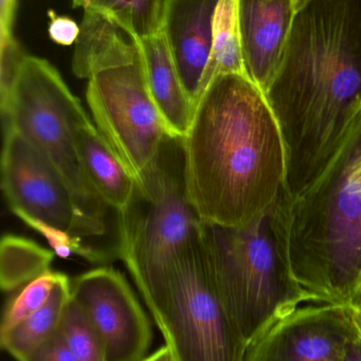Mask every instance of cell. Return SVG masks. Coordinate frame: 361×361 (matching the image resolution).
Listing matches in <instances>:
<instances>
[{
    "instance_id": "7402d4cb",
    "label": "cell",
    "mask_w": 361,
    "mask_h": 361,
    "mask_svg": "<svg viewBox=\"0 0 361 361\" xmlns=\"http://www.w3.org/2000/svg\"><path fill=\"white\" fill-rule=\"evenodd\" d=\"M61 275L49 271L23 286L6 305L0 333L10 330L40 309L48 300Z\"/></svg>"
},
{
    "instance_id": "ba28073f",
    "label": "cell",
    "mask_w": 361,
    "mask_h": 361,
    "mask_svg": "<svg viewBox=\"0 0 361 361\" xmlns=\"http://www.w3.org/2000/svg\"><path fill=\"white\" fill-rule=\"evenodd\" d=\"M4 129L1 185L10 209L42 233L57 256L76 254L91 262L104 261L105 255L83 244V238L100 235L61 176L23 135Z\"/></svg>"
},
{
    "instance_id": "f546056e",
    "label": "cell",
    "mask_w": 361,
    "mask_h": 361,
    "mask_svg": "<svg viewBox=\"0 0 361 361\" xmlns=\"http://www.w3.org/2000/svg\"><path fill=\"white\" fill-rule=\"evenodd\" d=\"M294 1L295 6H296L297 12H298V11L300 10V8H302L307 2H309V0H294Z\"/></svg>"
},
{
    "instance_id": "603a6c76",
    "label": "cell",
    "mask_w": 361,
    "mask_h": 361,
    "mask_svg": "<svg viewBox=\"0 0 361 361\" xmlns=\"http://www.w3.org/2000/svg\"><path fill=\"white\" fill-rule=\"evenodd\" d=\"M25 53L16 38L0 42V107L4 109L8 102L13 82Z\"/></svg>"
},
{
    "instance_id": "7a4b0ae2",
    "label": "cell",
    "mask_w": 361,
    "mask_h": 361,
    "mask_svg": "<svg viewBox=\"0 0 361 361\" xmlns=\"http://www.w3.org/2000/svg\"><path fill=\"white\" fill-rule=\"evenodd\" d=\"M182 145L187 190L203 224L246 226L286 193L283 133L247 75L222 74L208 85Z\"/></svg>"
},
{
    "instance_id": "44dd1931",
    "label": "cell",
    "mask_w": 361,
    "mask_h": 361,
    "mask_svg": "<svg viewBox=\"0 0 361 361\" xmlns=\"http://www.w3.org/2000/svg\"><path fill=\"white\" fill-rule=\"evenodd\" d=\"M59 330L76 360L107 361L101 336L72 297L64 310Z\"/></svg>"
},
{
    "instance_id": "484cf974",
    "label": "cell",
    "mask_w": 361,
    "mask_h": 361,
    "mask_svg": "<svg viewBox=\"0 0 361 361\" xmlns=\"http://www.w3.org/2000/svg\"><path fill=\"white\" fill-rule=\"evenodd\" d=\"M17 0H0V42L11 39L13 35Z\"/></svg>"
},
{
    "instance_id": "4316f807",
    "label": "cell",
    "mask_w": 361,
    "mask_h": 361,
    "mask_svg": "<svg viewBox=\"0 0 361 361\" xmlns=\"http://www.w3.org/2000/svg\"><path fill=\"white\" fill-rule=\"evenodd\" d=\"M341 361H361V331L358 326L345 345Z\"/></svg>"
},
{
    "instance_id": "3957f363",
    "label": "cell",
    "mask_w": 361,
    "mask_h": 361,
    "mask_svg": "<svg viewBox=\"0 0 361 361\" xmlns=\"http://www.w3.org/2000/svg\"><path fill=\"white\" fill-rule=\"evenodd\" d=\"M295 280L316 303L349 305L361 288V110L321 173L283 205Z\"/></svg>"
},
{
    "instance_id": "277c9868",
    "label": "cell",
    "mask_w": 361,
    "mask_h": 361,
    "mask_svg": "<svg viewBox=\"0 0 361 361\" xmlns=\"http://www.w3.org/2000/svg\"><path fill=\"white\" fill-rule=\"evenodd\" d=\"M286 195L246 226L203 224V241L223 302L246 345L313 297L295 280L284 239Z\"/></svg>"
},
{
    "instance_id": "2e32d148",
    "label": "cell",
    "mask_w": 361,
    "mask_h": 361,
    "mask_svg": "<svg viewBox=\"0 0 361 361\" xmlns=\"http://www.w3.org/2000/svg\"><path fill=\"white\" fill-rule=\"evenodd\" d=\"M140 52L134 39L116 23L97 13L85 12L72 59V71L88 80L93 72L134 59Z\"/></svg>"
},
{
    "instance_id": "52a82bcc",
    "label": "cell",
    "mask_w": 361,
    "mask_h": 361,
    "mask_svg": "<svg viewBox=\"0 0 361 361\" xmlns=\"http://www.w3.org/2000/svg\"><path fill=\"white\" fill-rule=\"evenodd\" d=\"M177 361H244L247 345L218 293L205 241L176 262L148 305Z\"/></svg>"
},
{
    "instance_id": "83f0119b",
    "label": "cell",
    "mask_w": 361,
    "mask_h": 361,
    "mask_svg": "<svg viewBox=\"0 0 361 361\" xmlns=\"http://www.w3.org/2000/svg\"><path fill=\"white\" fill-rule=\"evenodd\" d=\"M140 361H177L174 356L172 350L167 345H163L160 349L157 350L154 353L150 354L148 357H144Z\"/></svg>"
},
{
    "instance_id": "8992f818",
    "label": "cell",
    "mask_w": 361,
    "mask_h": 361,
    "mask_svg": "<svg viewBox=\"0 0 361 361\" xmlns=\"http://www.w3.org/2000/svg\"><path fill=\"white\" fill-rule=\"evenodd\" d=\"M1 116L4 128L16 130L54 166L81 212L100 237L105 235L108 207L89 185L78 154V130L90 120L59 71L25 54Z\"/></svg>"
},
{
    "instance_id": "30bf717a",
    "label": "cell",
    "mask_w": 361,
    "mask_h": 361,
    "mask_svg": "<svg viewBox=\"0 0 361 361\" xmlns=\"http://www.w3.org/2000/svg\"><path fill=\"white\" fill-rule=\"evenodd\" d=\"M71 297L103 341L107 361H140L152 343V326L122 274L99 267L71 282Z\"/></svg>"
},
{
    "instance_id": "5bb4252c",
    "label": "cell",
    "mask_w": 361,
    "mask_h": 361,
    "mask_svg": "<svg viewBox=\"0 0 361 361\" xmlns=\"http://www.w3.org/2000/svg\"><path fill=\"white\" fill-rule=\"evenodd\" d=\"M138 42L148 90L167 133L172 137L182 139L190 126L194 107L182 86L165 30Z\"/></svg>"
},
{
    "instance_id": "d6986e66",
    "label": "cell",
    "mask_w": 361,
    "mask_h": 361,
    "mask_svg": "<svg viewBox=\"0 0 361 361\" xmlns=\"http://www.w3.org/2000/svg\"><path fill=\"white\" fill-rule=\"evenodd\" d=\"M171 0H72L73 8L103 15L136 40L158 34L165 27Z\"/></svg>"
},
{
    "instance_id": "4fadbf2b",
    "label": "cell",
    "mask_w": 361,
    "mask_h": 361,
    "mask_svg": "<svg viewBox=\"0 0 361 361\" xmlns=\"http://www.w3.org/2000/svg\"><path fill=\"white\" fill-rule=\"evenodd\" d=\"M218 0H171L165 30L182 86L194 107L212 48Z\"/></svg>"
},
{
    "instance_id": "ac0fdd59",
    "label": "cell",
    "mask_w": 361,
    "mask_h": 361,
    "mask_svg": "<svg viewBox=\"0 0 361 361\" xmlns=\"http://www.w3.org/2000/svg\"><path fill=\"white\" fill-rule=\"evenodd\" d=\"M212 33L211 53L197 99L216 76L230 73L247 75L239 29V0H218Z\"/></svg>"
},
{
    "instance_id": "4dcf8cb0",
    "label": "cell",
    "mask_w": 361,
    "mask_h": 361,
    "mask_svg": "<svg viewBox=\"0 0 361 361\" xmlns=\"http://www.w3.org/2000/svg\"><path fill=\"white\" fill-rule=\"evenodd\" d=\"M352 307H361V288L360 292H358L357 296L354 299L353 305Z\"/></svg>"
},
{
    "instance_id": "6da1fadb",
    "label": "cell",
    "mask_w": 361,
    "mask_h": 361,
    "mask_svg": "<svg viewBox=\"0 0 361 361\" xmlns=\"http://www.w3.org/2000/svg\"><path fill=\"white\" fill-rule=\"evenodd\" d=\"M288 152V187L302 190L361 110V0H309L295 16L265 93Z\"/></svg>"
},
{
    "instance_id": "f1b7e54d",
    "label": "cell",
    "mask_w": 361,
    "mask_h": 361,
    "mask_svg": "<svg viewBox=\"0 0 361 361\" xmlns=\"http://www.w3.org/2000/svg\"><path fill=\"white\" fill-rule=\"evenodd\" d=\"M354 317H355L356 324L361 331V307H353Z\"/></svg>"
},
{
    "instance_id": "7c38bea8",
    "label": "cell",
    "mask_w": 361,
    "mask_h": 361,
    "mask_svg": "<svg viewBox=\"0 0 361 361\" xmlns=\"http://www.w3.org/2000/svg\"><path fill=\"white\" fill-rule=\"evenodd\" d=\"M296 13L294 0H239L246 74L265 93L283 59Z\"/></svg>"
},
{
    "instance_id": "d4e9b609",
    "label": "cell",
    "mask_w": 361,
    "mask_h": 361,
    "mask_svg": "<svg viewBox=\"0 0 361 361\" xmlns=\"http://www.w3.org/2000/svg\"><path fill=\"white\" fill-rule=\"evenodd\" d=\"M49 37L61 46H71L80 35V27L73 19L63 15H57L53 10L48 11Z\"/></svg>"
},
{
    "instance_id": "8fae6325",
    "label": "cell",
    "mask_w": 361,
    "mask_h": 361,
    "mask_svg": "<svg viewBox=\"0 0 361 361\" xmlns=\"http://www.w3.org/2000/svg\"><path fill=\"white\" fill-rule=\"evenodd\" d=\"M356 329L353 307H297L248 345L244 361H341Z\"/></svg>"
},
{
    "instance_id": "e0dca14e",
    "label": "cell",
    "mask_w": 361,
    "mask_h": 361,
    "mask_svg": "<svg viewBox=\"0 0 361 361\" xmlns=\"http://www.w3.org/2000/svg\"><path fill=\"white\" fill-rule=\"evenodd\" d=\"M71 297V282L61 274L47 302L35 313L6 332L0 333L4 351L17 361L59 330L64 310Z\"/></svg>"
},
{
    "instance_id": "9a60e30c",
    "label": "cell",
    "mask_w": 361,
    "mask_h": 361,
    "mask_svg": "<svg viewBox=\"0 0 361 361\" xmlns=\"http://www.w3.org/2000/svg\"><path fill=\"white\" fill-rule=\"evenodd\" d=\"M78 154L85 177L108 208L123 212L135 191L136 179L93 123L78 133Z\"/></svg>"
},
{
    "instance_id": "ffe728a7",
    "label": "cell",
    "mask_w": 361,
    "mask_h": 361,
    "mask_svg": "<svg viewBox=\"0 0 361 361\" xmlns=\"http://www.w3.org/2000/svg\"><path fill=\"white\" fill-rule=\"evenodd\" d=\"M55 252L31 240L6 235L0 245V284L4 292L19 290L51 271Z\"/></svg>"
},
{
    "instance_id": "5b68a950",
    "label": "cell",
    "mask_w": 361,
    "mask_h": 361,
    "mask_svg": "<svg viewBox=\"0 0 361 361\" xmlns=\"http://www.w3.org/2000/svg\"><path fill=\"white\" fill-rule=\"evenodd\" d=\"M118 218L119 257L148 307L176 262L203 239V223L187 190L182 137L165 140Z\"/></svg>"
},
{
    "instance_id": "9c48e42d",
    "label": "cell",
    "mask_w": 361,
    "mask_h": 361,
    "mask_svg": "<svg viewBox=\"0 0 361 361\" xmlns=\"http://www.w3.org/2000/svg\"><path fill=\"white\" fill-rule=\"evenodd\" d=\"M86 99L97 130L137 179L170 137L148 90L141 49L134 59L93 72Z\"/></svg>"
},
{
    "instance_id": "cb8c5ba5",
    "label": "cell",
    "mask_w": 361,
    "mask_h": 361,
    "mask_svg": "<svg viewBox=\"0 0 361 361\" xmlns=\"http://www.w3.org/2000/svg\"><path fill=\"white\" fill-rule=\"evenodd\" d=\"M18 361H78L68 349L59 330Z\"/></svg>"
}]
</instances>
